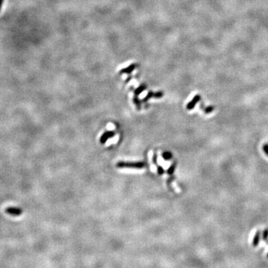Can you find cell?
I'll return each mask as SVG.
<instances>
[{"label":"cell","instance_id":"cell-17","mask_svg":"<svg viewBox=\"0 0 268 268\" xmlns=\"http://www.w3.org/2000/svg\"><path fill=\"white\" fill-rule=\"evenodd\" d=\"M3 2H4V0H0V11H1V10H2V7Z\"/></svg>","mask_w":268,"mask_h":268},{"label":"cell","instance_id":"cell-19","mask_svg":"<svg viewBox=\"0 0 268 268\" xmlns=\"http://www.w3.org/2000/svg\"><path fill=\"white\" fill-rule=\"evenodd\" d=\"M267 258H268V254H267Z\"/></svg>","mask_w":268,"mask_h":268},{"label":"cell","instance_id":"cell-13","mask_svg":"<svg viewBox=\"0 0 268 268\" xmlns=\"http://www.w3.org/2000/svg\"><path fill=\"white\" fill-rule=\"evenodd\" d=\"M263 239L266 241L268 240V230H267L264 231V233H263Z\"/></svg>","mask_w":268,"mask_h":268},{"label":"cell","instance_id":"cell-18","mask_svg":"<svg viewBox=\"0 0 268 268\" xmlns=\"http://www.w3.org/2000/svg\"><path fill=\"white\" fill-rule=\"evenodd\" d=\"M267 243H268V240H267Z\"/></svg>","mask_w":268,"mask_h":268},{"label":"cell","instance_id":"cell-3","mask_svg":"<svg viewBox=\"0 0 268 268\" xmlns=\"http://www.w3.org/2000/svg\"><path fill=\"white\" fill-rule=\"evenodd\" d=\"M163 96V92H153L152 91H150L148 93V95L145 96L143 99H142V102H146L149 100L151 98H162Z\"/></svg>","mask_w":268,"mask_h":268},{"label":"cell","instance_id":"cell-6","mask_svg":"<svg viewBox=\"0 0 268 268\" xmlns=\"http://www.w3.org/2000/svg\"><path fill=\"white\" fill-rule=\"evenodd\" d=\"M137 66H138V64H136V63H132V64H131L129 66H128V67L122 69V70L120 71V74L131 73V72H132L133 71H134V69L137 67Z\"/></svg>","mask_w":268,"mask_h":268},{"label":"cell","instance_id":"cell-7","mask_svg":"<svg viewBox=\"0 0 268 268\" xmlns=\"http://www.w3.org/2000/svg\"><path fill=\"white\" fill-rule=\"evenodd\" d=\"M146 89H147V85L145 84V83H142V84H141L140 86L137 88V89H135V91H134L135 95L138 96L139 94L142 93V92H143V91H145Z\"/></svg>","mask_w":268,"mask_h":268},{"label":"cell","instance_id":"cell-1","mask_svg":"<svg viewBox=\"0 0 268 268\" xmlns=\"http://www.w3.org/2000/svg\"><path fill=\"white\" fill-rule=\"evenodd\" d=\"M146 165L145 162H119L117 164L118 168H143Z\"/></svg>","mask_w":268,"mask_h":268},{"label":"cell","instance_id":"cell-9","mask_svg":"<svg viewBox=\"0 0 268 268\" xmlns=\"http://www.w3.org/2000/svg\"><path fill=\"white\" fill-rule=\"evenodd\" d=\"M134 101L135 104H136V107H137L138 110L140 109V107H141V102H142V101H139V99L138 98V96L137 95H135L134 96Z\"/></svg>","mask_w":268,"mask_h":268},{"label":"cell","instance_id":"cell-2","mask_svg":"<svg viewBox=\"0 0 268 268\" xmlns=\"http://www.w3.org/2000/svg\"><path fill=\"white\" fill-rule=\"evenodd\" d=\"M5 212L12 216H20L23 214V211L21 208L14 206H9L5 209Z\"/></svg>","mask_w":268,"mask_h":268},{"label":"cell","instance_id":"cell-10","mask_svg":"<svg viewBox=\"0 0 268 268\" xmlns=\"http://www.w3.org/2000/svg\"><path fill=\"white\" fill-rule=\"evenodd\" d=\"M162 157H163V159H165V160H168V159H171L172 154H171L170 152H165L163 154H162Z\"/></svg>","mask_w":268,"mask_h":268},{"label":"cell","instance_id":"cell-8","mask_svg":"<svg viewBox=\"0 0 268 268\" xmlns=\"http://www.w3.org/2000/svg\"><path fill=\"white\" fill-rule=\"evenodd\" d=\"M259 238H260V232H257L256 234L254 236V239H253V246L254 247H257L258 245V243H259Z\"/></svg>","mask_w":268,"mask_h":268},{"label":"cell","instance_id":"cell-15","mask_svg":"<svg viewBox=\"0 0 268 268\" xmlns=\"http://www.w3.org/2000/svg\"><path fill=\"white\" fill-rule=\"evenodd\" d=\"M158 173H159V175L162 174V173H164L163 168H162L161 166H158Z\"/></svg>","mask_w":268,"mask_h":268},{"label":"cell","instance_id":"cell-11","mask_svg":"<svg viewBox=\"0 0 268 268\" xmlns=\"http://www.w3.org/2000/svg\"><path fill=\"white\" fill-rule=\"evenodd\" d=\"M214 110H215V107H214L209 106V107H207L206 108H205V109H204V111H205L206 113H210L212 112Z\"/></svg>","mask_w":268,"mask_h":268},{"label":"cell","instance_id":"cell-4","mask_svg":"<svg viewBox=\"0 0 268 268\" xmlns=\"http://www.w3.org/2000/svg\"><path fill=\"white\" fill-rule=\"evenodd\" d=\"M115 136V133L113 132V131H107V132L104 133L103 135L101 136L100 139V142L101 144H104L110 138L113 137Z\"/></svg>","mask_w":268,"mask_h":268},{"label":"cell","instance_id":"cell-14","mask_svg":"<svg viewBox=\"0 0 268 268\" xmlns=\"http://www.w3.org/2000/svg\"><path fill=\"white\" fill-rule=\"evenodd\" d=\"M263 151L265 153V154L268 156V144H264L263 145Z\"/></svg>","mask_w":268,"mask_h":268},{"label":"cell","instance_id":"cell-16","mask_svg":"<svg viewBox=\"0 0 268 268\" xmlns=\"http://www.w3.org/2000/svg\"><path fill=\"white\" fill-rule=\"evenodd\" d=\"M153 162L154 164H156V154L154 153L153 154Z\"/></svg>","mask_w":268,"mask_h":268},{"label":"cell","instance_id":"cell-5","mask_svg":"<svg viewBox=\"0 0 268 268\" xmlns=\"http://www.w3.org/2000/svg\"><path fill=\"white\" fill-rule=\"evenodd\" d=\"M200 98H201V97H200V95H196L194 96V97L193 98V99H192V100L191 101L189 102V103L188 104H187V109L188 110H192V109H194V107H195V105L197 104L198 103V102L200 101Z\"/></svg>","mask_w":268,"mask_h":268},{"label":"cell","instance_id":"cell-12","mask_svg":"<svg viewBox=\"0 0 268 268\" xmlns=\"http://www.w3.org/2000/svg\"><path fill=\"white\" fill-rule=\"evenodd\" d=\"M174 170H175V164H173V165H171V166L168 169V173H169V174H172L173 171H174Z\"/></svg>","mask_w":268,"mask_h":268}]
</instances>
